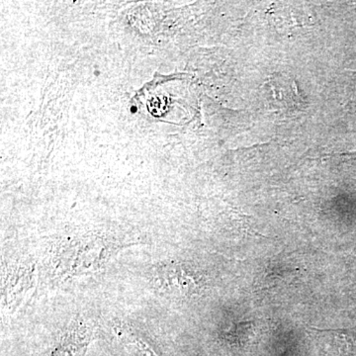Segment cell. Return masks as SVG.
Listing matches in <instances>:
<instances>
[{
    "mask_svg": "<svg viewBox=\"0 0 356 356\" xmlns=\"http://www.w3.org/2000/svg\"><path fill=\"white\" fill-rule=\"evenodd\" d=\"M181 264H166L156 270V281L159 287L170 294L177 296H191L197 290L195 276Z\"/></svg>",
    "mask_w": 356,
    "mask_h": 356,
    "instance_id": "1",
    "label": "cell"
},
{
    "mask_svg": "<svg viewBox=\"0 0 356 356\" xmlns=\"http://www.w3.org/2000/svg\"><path fill=\"white\" fill-rule=\"evenodd\" d=\"M312 332L318 337L331 339L336 344L337 350L343 355H356V327L341 330H321L312 327Z\"/></svg>",
    "mask_w": 356,
    "mask_h": 356,
    "instance_id": "2",
    "label": "cell"
},
{
    "mask_svg": "<svg viewBox=\"0 0 356 356\" xmlns=\"http://www.w3.org/2000/svg\"><path fill=\"white\" fill-rule=\"evenodd\" d=\"M32 273L28 268H20L11 276L10 282L6 286V302L13 305L14 302H19L25 296L26 292L31 286Z\"/></svg>",
    "mask_w": 356,
    "mask_h": 356,
    "instance_id": "3",
    "label": "cell"
},
{
    "mask_svg": "<svg viewBox=\"0 0 356 356\" xmlns=\"http://www.w3.org/2000/svg\"><path fill=\"white\" fill-rule=\"evenodd\" d=\"M88 341L83 337H67L51 356H83Z\"/></svg>",
    "mask_w": 356,
    "mask_h": 356,
    "instance_id": "4",
    "label": "cell"
},
{
    "mask_svg": "<svg viewBox=\"0 0 356 356\" xmlns=\"http://www.w3.org/2000/svg\"><path fill=\"white\" fill-rule=\"evenodd\" d=\"M116 334L119 337V339H122V341L128 344H135L140 350L142 351L146 356H158L156 351L152 350L149 344L146 343L142 337L136 334L135 332H132V330L129 329L127 327H116Z\"/></svg>",
    "mask_w": 356,
    "mask_h": 356,
    "instance_id": "5",
    "label": "cell"
}]
</instances>
